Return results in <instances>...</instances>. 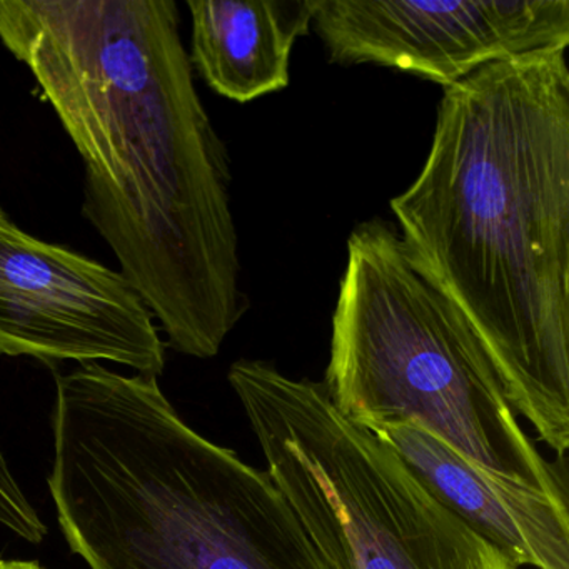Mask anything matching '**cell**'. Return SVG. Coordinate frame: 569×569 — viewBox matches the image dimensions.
<instances>
[{"instance_id": "obj_9", "label": "cell", "mask_w": 569, "mask_h": 569, "mask_svg": "<svg viewBox=\"0 0 569 569\" xmlns=\"http://www.w3.org/2000/svg\"><path fill=\"white\" fill-rule=\"evenodd\" d=\"M188 9L189 61L216 94L246 104L288 88L312 0H189Z\"/></svg>"}, {"instance_id": "obj_6", "label": "cell", "mask_w": 569, "mask_h": 569, "mask_svg": "<svg viewBox=\"0 0 569 569\" xmlns=\"http://www.w3.org/2000/svg\"><path fill=\"white\" fill-rule=\"evenodd\" d=\"M162 375L166 346L124 276L22 231L0 206V356Z\"/></svg>"}, {"instance_id": "obj_5", "label": "cell", "mask_w": 569, "mask_h": 569, "mask_svg": "<svg viewBox=\"0 0 569 569\" xmlns=\"http://www.w3.org/2000/svg\"><path fill=\"white\" fill-rule=\"evenodd\" d=\"M266 471L336 569H521L472 531L322 382L241 359L229 369Z\"/></svg>"}, {"instance_id": "obj_3", "label": "cell", "mask_w": 569, "mask_h": 569, "mask_svg": "<svg viewBox=\"0 0 569 569\" xmlns=\"http://www.w3.org/2000/svg\"><path fill=\"white\" fill-rule=\"evenodd\" d=\"M59 525L91 569H336L268 471L189 428L156 376H56Z\"/></svg>"}, {"instance_id": "obj_8", "label": "cell", "mask_w": 569, "mask_h": 569, "mask_svg": "<svg viewBox=\"0 0 569 569\" xmlns=\"http://www.w3.org/2000/svg\"><path fill=\"white\" fill-rule=\"evenodd\" d=\"M365 429L401 458L432 498L519 568L569 569L568 502L472 465L412 422Z\"/></svg>"}, {"instance_id": "obj_7", "label": "cell", "mask_w": 569, "mask_h": 569, "mask_svg": "<svg viewBox=\"0 0 569 569\" xmlns=\"http://www.w3.org/2000/svg\"><path fill=\"white\" fill-rule=\"evenodd\" d=\"M332 64H376L458 84L478 69L569 48V0H312Z\"/></svg>"}, {"instance_id": "obj_4", "label": "cell", "mask_w": 569, "mask_h": 569, "mask_svg": "<svg viewBox=\"0 0 569 569\" xmlns=\"http://www.w3.org/2000/svg\"><path fill=\"white\" fill-rule=\"evenodd\" d=\"M322 385L361 428L412 422L472 465L568 502L566 462L538 451L485 342L391 222L349 236Z\"/></svg>"}, {"instance_id": "obj_2", "label": "cell", "mask_w": 569, "mask_h": 569, "mask_svg": "<svg viewBox=\"0 0 569 569\" xmlns=\"http://www.w3.org/2000/svg\"><path fill=\"white\" fill-rule=\"evenodd\" d=\"M566 52L495 62L446 88L425 168L391 201L402 241L559 462L569 449Z\"/></svg>"}, {"instance_id": "obj_1", "label": "cell", "mask_w": 569, "mask_h": 569, "mask_svg": "<svg viewBox=\"0 0 569 569\" xmlns=\"http://www.w3.org/2000/svg\"><path fill=\"white\" fill-rule=\"evenodd\" d=\"M0 41L84 162L82 216L169 346L218 356L249 311L231 159L192 78L174 0H0Z\"/></svg>"}, {"instance_id": "obj_11", "label": "cell", "mask_w": 569, "mask_h": 569, "mask_svg": "<svg viewBox=\"0 0 569 569\" xmlns=\"http://www.w3.org/2000/svg\"><path fill=\"white\" fill-rule=\"evenodd\" d=\"M11 566V561H4V559H0V569H9Z\"/></svg>"}, {"instance_id": "obj_10", "label": "cell", "mask_w": 569, "mask_h": 569, "mask_svg": "<svg viewBox=\"0 0 569 569\" xmlns=\"http://www.w3.org/2000/svg\"><path fill=\"white\" fill-rule=\"evenodd\" d=\"M9 569H44L39 562L34 561H11Z\"/></svg>"}]
</instances>
